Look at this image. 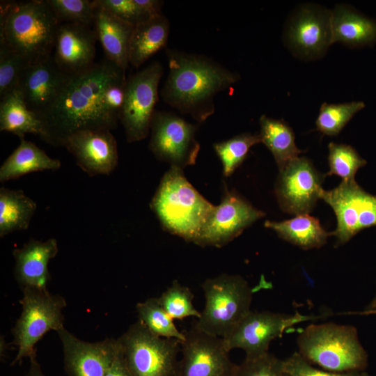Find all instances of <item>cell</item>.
<instances>
[{
    "instance_id": "28",
    "label": "cell",
    "mask_w": 376,
    "mask_h": 376,
    "mask_svg": "<svg viewBox=\"0 0 376 376\" xmlns=\"http://www.w3.org/2000/svg\"><path fill=\"white\" fill-rule=\"evenodd\" d=\"M259 124L260 141L272 154L279 170L299 157L302 150L296 145L295 133L285 121L262 115Z\"/></svg>"
},
{
    "instance_id": "7",
    "label": "cell",
    "mask_w": 376,
    "mask_h": 376,
    "mask_svg": "<svg viewBox=\"0 0 376 376\" xmlns=\"http://www.w3.org/2000/svg\"><path fill=\"white\" fill-rule=\"evenodd\" d=\"M117 340L131 376H180L178 340L155 336L139 320Z\"/></svg>"
},
{
    "instance_id": "32",
    "label": "cell",
    "mask_w": 376,
    "mask_h": 376,
    "mask_svg": "<svg viewBox=\"0 0 376 376\" xmlns=\"http://www.w3.org/2000/svg\"><path fill=\"white\" fill-rule=\"evenodd\" d=\"M364 107V102L361 101L339 104L324 102L320 107L315 121L317 130L329 136H336L352 118Z\"/></svg>"
},
{
    "instance_id": "37",
    "label": "cell",
    "mask_w": 376,
    "mask_h": 376,
    "mask_svg": "<svg viewBox=\"0 0 376 376\" xmlns=\"http://www.w3.org/2000/svg\"><path fill=\"white\" fill-rule=\"evenodd\" d=\"M233 376H288L283 360L267 352L257 357H246L236 365Z\"/></svg>"
},
{
    "instance_id": "31",
    "label": "cell",
    "mask_w": 376,
    "mask_h": 376,
    "mask_svg": "<svg viewBox=\"0 0 376 376\" xmlns=\"http://www.w3.org/2000/svg\"><path fill=\"white\" fill-rule=\"evenodd\" d=\"M259 143H261L259 134L246 132L214 143V150L222 164L224 175H231L244 161L251 148Z\"/></svg>"
},
{
    "instance_id": "38",
    "label": "cell",
    "mask_w": 376,
    "mask_h": 376,
    "mask_svg": "<svg viewBox=\"0 0 376 376\" xmlns=\"http://www.w3.org/2000/svg\"><path fill=\"white\" fill-rule=\"evenodd\" d=\"M95 3L133 26L149 19L150 16L135 0H95Z\"/></svg>"
},
{
    "instance_id": "5",
    "label": "cell",
    "mask_w": 376,
    "mask_h": 376,
    "mask_svg": "<svg viewBox=\"0 0 376 376\" xmlns=\"http://www.w3.org/2000/svg\"><path fill=\"white\" fill-rule=\"evenodd\" d=\"M298 353L331 372L362 371L368 354L355 327L334 322L311 324L298 335Z\"/></svg>"
},
{
    "instance_id": "9",
    "label": "cell",
    "mask_w": 376,
    "mask_h": 376,
    "mask_svg": "<svg viewBox=\"0 0 376 376\" xmlns=\"http://www.w3.org/2000/svg\"><path fill=\"white\" fill-rule=\"evenodd\" d=\"M163 72L161 63L155 61L127 78L120 120L128 143L141 141L150 132Z\"/></svg>"
},
{
    "instance_id": "3",
    "label": "cell",
    "mask_w": 376,
    "mask_h": 376,
    "mask_svg": "<svg viewBox=\"0 0 376 376\" xmlns=\"http://www.w3.org/2000/svg\"><path fill=\"white\" fill-rule=\"evenodd\" d=\"M0 11V40L29 65L52 56L60 22L47 0L3 1Z\"/></svg>"
},
{
    "instance_id": "29",
    "label": "cell",
    "mask_w": 376,
    "mask_h": 376,
    "mask_svg": "<svg viewBox=\"0 0 376 376\" xmlns=\"http://www.w3.org/2000/svg\"><path fill=\"white\" fill-rule=\"evenodd\" d=\"M37 204L22 190L0 188V237L29 228Z\"/></svg>"
},
{
    "instance_id": "23",
    "label": "cell",
    "mask_w": 376,
    "mask_h": 376,
    "mask_svg": "<svg viewBox=\"0 0 376 376\" xmlns=\"http://www.w3.org/2000/svg\"><path fill=\"white\" fill-rule=\"evenodd\" d=\"M169 31V22L162 13L134 26L129 45L130 64L138 68L164 48Z\"/></svg>"
},
{
    "instance_id": "25",
    "label": "cell",
    "mask_w": 376,
    "mask_h": 376,
    "mask_svg": "<svg viewBox=\"0 0 376 376\" xmlns=\"http://www.w3.org/2000/svg\"><path fill=\"white\" fill-rule=\"evenodd\" d=\"M331 22L333 43L357 47L376 39V23L345 4H338L331 10Z\"/></svg>"
},
{
    "instance_id": "10",
    "label": "cell",
    "mask_w": 376,
    "mask_h": 376,
    "mask_svg": "<svg viewBox=\"0 0 376 376\" xmlns=\"http://www.w3.org/2000/svg\"><path fill=\"white\" fill-rule=\"evenodd\" d=\"M331 10L315 3L296 8L286 21L283 40L292 54L301 60L322 58L333 44Z\"/></svg>"
},
{
    "instance_id": "20",
    "label": "cell",
    "mask_w": 376,
    "mask_h": 376,
    "mask_svg": "<svg viewBox=\"0 0 376 376\" xmlns=\"http://www.w3.org/2000/svg\"><path fill=\"white\" fill-rule=\"evenodd\" d=\"M68 77L52 56L29 65L21 77L18 89L29 109L39 118L56 101Z\"/></svg>"
},
{
    "instance_id": "44",
    "label": "cell",
    "mask_w": 376,
    "mask_h": 376,
    "mask_svg": "<svg viewBox=\"0 0 376 376\" xmlns=\"http://www.w3.org/2000/svg\"><path fill=\"white\" fill-rule=\"evenodd\" d=\"M374 314L376 315V309L368 312L366 315Z\"/></svg>"
},
{
    "instance_id": "8",
    "label": "cell",
    "mask_w": 376,
    "mask_h": 376,
    "mask_svg": "<svg viewBox=\"0 0 376 376\" xmlns=\"http://www.w3.org/2000/svg\"><path fill=\"white\" fill-rule=\"evenodd\" d=\"M22 290L23 296L19 304L22 311L12 330L17 353L11 366L20 363L24 358L36 356L37 343L48 331L57 332L64 327L62 310L66 301L63 297L35 288Z\"/></svg>"
},
{
    "instance_id": "6",
    "label": "cell",
    "mask_w": 376,
    "mask_h": 376,
    "mask_svg": "<svg viewBox=\"0 0 376 376\" xmlns=\"http://www.w3.org/2000/svg\"><path fill=\"white\" fill-rule=\"evenodd\" d=\"M201 287L205 306L193 324L224 338L251 311L253 289L242 276L228 274L207 279Z\"/></svg>"
},
{
    "instance_id": "43",
    "label": "cell",
    "mask_w": 376,
    "mask_h": 376,
    "mask_svg": "<svg viewBox=\"0 0 376 376\" xmlns=\"http://www.w3.org/2000/svg\"><path fill=\"white\" fill-rule=\"evenodd\" d=\"M376 309V295L370 303L361 312L354 313L355 314L366 315L368 312Z\"/></svg>"
},
{
    "instance_id": "11",
    "label": "cell",
    "mask_w": 376,
    "mask_h": 376,
    "mask_svg": "<svg viewBox=\"0 0 376 376\" xmlns=\"http://www.w3.org/2000/svg\"><path fill=\"white\" fill-rule=\"evenodd\" d=\"M320 198L334 212L337 225L331 232L336 244L349 242L361 230L376 226V196L361 187L355 180L342 181L336 187L320 193Z\"/></svg>"
},
{
    "instance_id": "18",
    "label": "cell",
    "mask_w": 376,
    "mask_h": 376,
    "mask_svg": "<svg viewBox=\"0 0 376 376\" xmlns=\"http://www.w3.org/2000/svg\"><path fill=\"white\" fill-rule=\"evenodd\" d=\"M77 164L90 177L109 175L117 167L118 154L109 130H82L70 135L63 144Z\"/></svg>"
},
{
    "instance_id": "41",
    "label": "cell",
    "mask_w": 376,
    "mask_h": 376,
    "mask_svg": "<svg viewBox=\"0 0 376 376\" xmlns=\"http://www.w3.org/2000/svg\"><path fill=\"white\" fill-rule=\"evenodd\" d=\"M150 16L154 17L162 14L164 1L159 0H135Z\"/></svg>"
},
{
    "instance_id": "13",
    "label": "cell",
    "mask_w": 376,
    "mask_h": 376,
    "mask_svg": "<svg viewBox=\"0 0 376 376\" xmlns=\"http://www.w3.org/2000/svg\"><path fill=\"white\" fill-rule=\"evenodd\" d=\"M316 317L298 313L285 314L271 311H250L230 334L222 338L226 348L243 350L246 357L269 352L271 342L281 336L285 329L301 322Z\"/></svg>"
},
{
    "instance_id": "21",
    "label": "cell",
    "mask_w": 376,
    "mask_h": 376,
    "mask_svg": "<svg viewBox=\"0 0 376 376\" xmlns=\"http://www.w3.org/2000/svg\"><path fill=\"white\" fill-rule=\"evenodd\" d=\"M58 252V242L30 240L21 248L13 251L15 259L14 276L21 289L30 288L48 290L50 280L48 264Z\"/></svg>"
},
{
    "instance_id": "14",
    "label": "cell",
    "mask_w": 376,
    "mask_h": 376,
    "mask_svg": "<svg viewBox=\"0 0 376 376\" xmlns=\"http://www.w3.org/2000/svg\"><path fill=\"white\" fill-rule=\"evenodd\" d=\"M322 175L311 160L299 157L279 171L275 195L280 208L292 215L309 214L320 198Z\"/></svg>"
},
{
    "instance_id": "19",
    "label": "cell",
    "mask_w": 376,
    "mask_h": 376,
    "mask_svg": "<svg viewBox=\"0 0 376 376\" xmlns=\"http://www.w3.org/2000/svg\"><path fill=\"white\" fill-rule=\"evenodd\" d=\"M96 32L92 26L73 24H60L52 54L58 67L67 75L79 73L95 62Z\"/></svg>"
},
{
    "instance_id": "4",
    "label": "cell",
    "mask_w": 376,
    "mask_h": 376,
    "mask_svg": "<svg viewBox=\"0 0 376 376\" xmlns=\"http://www.w3.org/2000/svg\"><path fill=\"white\" fill-rule=\"evenodd\" d=\"M215 205L186 178L183 169L171 166L150 203L162 228L194 243Z\"/></svg>"
},
{
    "instance_id": "27",
    "label": "cell",
    "mask_w": 376,
    "mask_h": 376,
    "mask_svg": "<svg viewBox=\"0 0 376 376\" xmlns=\"http://www.w3.org/2000/svg\"><path fill=\"white\" fill-rule=\"evenodd\" d=\"M264 226L274 230L280 238L304 250L322 247L331 235L317 218L309 214L297 215L282 221H266Z\"/></svg>"
},
{
    "instance_id": "34",
    "label": "cell",
    "mask_w": 376,
    "mask_h": 376,
    "mask_svg": "<svg viewBox=\"0 0 376 376\" xmlns=\"http://www.w3.org/2000/svg\"><path fill=\"white\" fill-rule=\"evenodd\" d=\"M194 295L188 287L175 280L171 285L157 297V300L173 320H183L189 317L198 319L201 317V311L194 307Z\"/></svg>"
},
{
    "instance_id": "15",
    "label": "cell",
    "mask_w": 376,
    "mask_h": 376,
    "mask_svg": "<svg viewBox=\"0 0 376 376\" xmlns=\"http://www.w3.org/2000/svg\"><path fill=\"white\" fill-rule=\"evenodd\" d=\"M265 216L263 211L226 187L221 203L214 207L194 244L222 247Z\"/></svg>"
},
{
    "instance_id": "35",
    "label": "cell",
    "mask_w": 376,
    "mask_h": 376,
    "mask_svg": "<svg viewBox=\"0 0 376 376\" xmlns=\"http://www.w3.org/2000/svg\"><path fill=\"white\" fill-rule=\"evenodd\" d=\"M29 64L5 42L0 40V97L18 89L21 77Z\"/></svg>"
},
{
    "instance_id": "24",
    "label": "cell",
    "mask_w": 376,
    "mask_h": 376,
    "mask_svg": "<svg viewBox=\"0 0 376 376\" xmlns=\"http://www.w3.org/2000/svg\"><path fill=\"white\" fill-rule=\"evenodd\" d=\"M0 131L15 134L19 139L26 134L38 135L45 141L47 139L42 121L29 109L19 89L1 98Z\"/></svg>"
},
{
    "instance_id": "22",
    "label": "cell",
    "mask_w": 376,
    "mask_h": 376,
    "mask_svg": "<svg viewBox=\"0 0 376 376\" xmlns=\"http://www.w3.org/2000/svg\"><path fill=\"white\" fill-rule=\"evenodd\" d=\"M95 4L93 29L105 58L126 72L130 64L129 45L134 26L97 6L95 2Z\"/></svg>"
},
{
    "instance_id": "2",
    "label": "cell",
    "mask_w": 376,
    "mask_h": 376,
    "mask_svg": "<svg viewBox=\"0 0 376 376\" xmlns=\"http://www.w3.org/2000/svg\"><path fill=\"white\" fill-rule=\"evenodd\" d=\"M169 73L161 90L164 102L198 123L215 111L214 97L240 79V75L197 54L166 49Z\"/></svg>"
},
{
    "instance_id": "1",
    "label": "cell",
    "mask_w": 376,
    "mask_h": 376,
    "mask_svg": "<svg viewBox=\"0 0 376 376\" xmlns=\"http://www.w3.org/2000/svg\"><path fill=\"white\" fill-rule=\"evenodd\" d=\"M126 79L125 71L107 58L79 73L68 75L56 101L39 117L47 133L45 142L63 146L75 132L116 128L120 116L109 107L107 91Z\"/></svg>"
},
{
    "instance_id": "39",
    "label": "cell",
    "mask_w": 376,
    "mask_h": 376,
    "mask_svg": "<svg viewBox=\"0 0 376 376\" xmlns=\"http://www.w3.org/2000/svg\"><path fill=\"white\" fill-rule=\"evenodd\" d=\"M284 371L288 376H368L362 371L336 373L324 371L313 367L298 352L283 360Z\"/></svg>"
},
{
    "instance_id": "36",
    "label": "cell",
    "mask_w": 376,
    "mask_h": 376,
    "mask_svg": "<svg viewBox=\"0 0 376 376\" xmlns=\"http://www.w3.org/2000/svg\"><path fill=\"white\" fill-rule=\"evenodd\" d=\"M60 24L73 23L93 26L94 0H47Z\"/></svg>"
},
{
    "instance_id": "30",
    "label": "cell",
    "mask_w": 376,
    "mask_h": 376,
    "mask_svg": "<svg viewBox=\"0 0 376 376\" xmlns=\"http://www.w3.org/2000/svg\"><path fill=\"white\" fill-rule=\"evenodd\" d=\"M138 320L155 336L177 339L180 343L185 339L184 331L178 330L173 319L164 310L157 298H149L136 306Z\"/></svg>"
},
{
    "instance_id": "42",
    "label": "cell",
    "mask_w": 376,
    "mask_h": 376,
    "mask_svg": "<svg viewBox=\"0 0 376 376\" xmlns=\"http://www.w3.org/2000/svg\"><path fill=\"white\" fill-rule=\"evenodd\" d=\"M30 365L25 376H45L43 373L36 356L29 359Z\"/></svg>"
},
{
    "instance_id": "26",
    "label": "cell",
    "mask_w": 376,
    "mask_h": 376,
    "mask_svg": "<svg viewBox=\"0 0 376 376\" xmlns=\"http://www.w3.org/2000/svg\"><path fill=\"white\" fill-rule=\"evenodd\" d=\"M19 145L0 167V182L15 180L24 175L44 171H56L60 160L50 157L35 143L20 139Z\"/></svg>"
},
{
    "instance_id": "12",
    "label": "cell",
    "mask_w": 376,
    "mask_h": 376,
    "mask_svg": "<svg viewBox=\"0 0 376 376\" xmlns=\"http://www.w3.org/2000/svg\"><path fill=\"white\" fill-rule=\"evenodd\" d=\"M196 130V125L173 113L155 111L148 148L157 159L183 169L196 163L201 148Z\"/></svg>"
},
{
    "instance_id": "16",
    "label": "cell",
    "mask_w": 376,
    "mask_h": 376,
    "mask_svg": "<svg viewBox=\"0 0 376 376\" xmlns=\"http://www.w3.org/2000/svg\"><path fill=\"white\" fill-rule=\"evenodd\" d=\"M181 342L180 376H233L236 364L223 338L204 332L194 324Z\"/></svg>"
},
{
    "instance_id": "17",
    "label": "cell",
    "mask_w": 376,
    "mask_h": 376,
    "mask_svg": "<svg viewBox=\"0 0 376 376\" xmlns=\"http://www.w3.org/2000/svg\"><path fill=\"white\" fill-rule=\"evenodd\" d=\"M57 333L68 376H105L119 350L117 339L89 343L80 340L64 327Z\"/></svg>"
},
{
    "instance_id": "40",
    "label": "cell",
    "mask_w": 376,
    "mask_h": 376,
    "mask_svg": "<svg viewBox=\"0 0 376 376\" xmlns=\"http://www.w3.org/2000/svg\"><path fill=\"white\" fill-rule=\"evenodd\" d=\"M105 376H131L122 356L120 346L118 352Z\"/></svg>"
},
{
    "instance_id": "33",
    "label": "cell",
    "mask_w": 376,
    "mask_h": 376,
    "mask_svg": "<svg viewBox=\"0 0 376 376\" xmlns=\"http://www.w3.org/2000/svg\"><path fill=\"white\" fill-rule=\"evenodd\" d=\"M328 150L329 170L326 175L339 176L342 181L355 180L358 170L367 163L350 145L331 142L328 145Z\"/></svg>"
}]
</instances>
